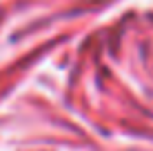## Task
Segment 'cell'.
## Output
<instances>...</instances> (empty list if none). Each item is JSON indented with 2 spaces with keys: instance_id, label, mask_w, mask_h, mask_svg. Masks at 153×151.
Returning a JSON list of instances; mask_svg holds the SVG:
<instances>
[]
</instances>
